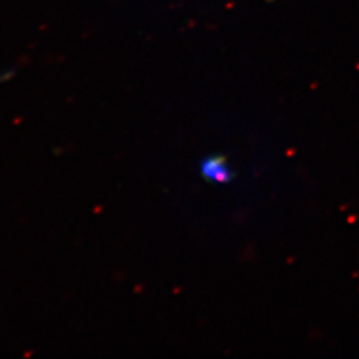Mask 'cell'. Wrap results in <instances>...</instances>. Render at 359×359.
Listing matches in <instances>:
<instances>
[{
  "label": "cell",
  "instance_id": "obj_1",
  "mask_svg": "<svg viewBox=\"0 0 359 359\" xmlns=\"http://www.w3.org/2000/svg\"><path fill=\"white\" fill-rule=\"evenodd\" d=\"M200 169L204 179L216 184H228L233 180V172L228 167L226 158L224 156L206 157L203 160Z\"/></svg>",
  "mask_w": 359,
  "mask_h": 359
}]
</instances>
